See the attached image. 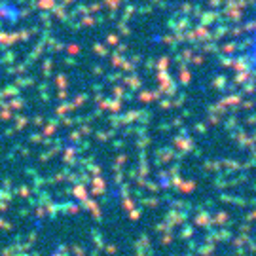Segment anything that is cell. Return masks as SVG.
<instances>
[{"mask_svg":"<svg viewBox=\"0 0 256 256\" xmlns=\"http://www.w3.org/2000/svg\"><path fill=\"white\" fill-rule=\"evenodd\" d=\"M241 63L250 74V78L256 80V25H252L245 34L243 48H241Z\"/></svg>","mask_w":256,"mask_h":256,"instance_id":"1","label":"cell"}]
</instances>
